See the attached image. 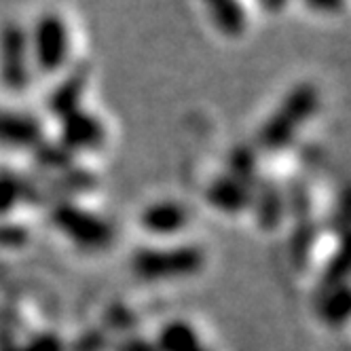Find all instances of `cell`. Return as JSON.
Returning a JSON list of instances; mask_svg holds the SVG:
<instances>
[{"label": "cell", "instance_id": "6da1fadb", "mask_svg": "<svg viewBox=\"0 0 351 351\" xmlns=\"http://www.w3.org/2000/svg\"><path fill=\"white\" fill-rule=\"evenodd\" d=\"M319 95L317 89L309 83L296 85L280 104V108L271 114V119L263 125L258 132V144L265 150H280L288 146L303 125L317 108Z\"/></svg>", "mask_w": 351, "mask_h": 351}, {"label": "cell", "instance_id": "7a4b0ae2", "mask_svg": "<svg viewBox=\"0 0 351 351\" xmlns=\"http://www.w3.org/2000/svg\"><path fill=\"white\" fill-rule=\"evenodd\" d=\"M132 267L138 278L148 282L189 278L204 267V254L199 247L182 245L169 250H140L136 252Z\"/></svg>", "mask_w": 351, "mask_h": 351}, {"label": "cell", "instance_id": "3957f363", "mask_svg": "<svg viewBox=\"0 0 351 351\" xmlns=\"http://www.w3.org/2000/svg\"><path fill=\"white\" fill-rule=\"evenodd\" d=\"M51 220L66 237H70L74 243L85 250L108 247L114 237L112 227L106 220L68 202L58 204L51 210Z\"/></svg>", "mask_w": 351, "mask_h": 351}, {"label": "cell", "instance_id": "277c9868", "mask_svg": "<svg viewBox=\"0 0 351 351\" xmlns=\"http://www.w3.org/2000/svg\"><path fill=\"white\" fill-rule=\"evenodd\" d=\"M0 77L11 91L17 93L30 83L28 32L17 21H7L0 28Z\"/></svg>", "mask_w": 351, "mask_h": 351}, {"label": "cell", "instance_id": "5b68a950", "mask_svg": "<svg viewBox=\"0 0 351 351\" xmlns=\"http://www.w3.org/2000/svg\"><path fill=\"white\" fill-rule=\"evenodd\" d=\"M32 49L38 68L45 72H58L66 64L70 53V32L58 13L38 17L32 32Z\"/></svg>", "mask_w": 351, "mask_h": 351}, {"label": "cell", "instance_id": "8992f818", "mask_svg": "<svg viewBox=\"0 0 351 351\" xmlns=\"http://www.w3.org/2000/svg\"><path fill=\"white\" fill-rule=\"evenodd\" d=\"M104 142V125L97 117L74 110L62 119V144L70 150H89Z\"/></svg>", "mask_w": 351, "mask_h": 351}, {"label": "cell", "instance_id": "52a82bcc", "mask_svg": "<svg viewBox=\"0 0 351 351\" xmlns=\"http://www.w3.org/2000/svg\"><path fill=\"white\" fill-rule=\"evenodd\" d=\"M43 142L40 121L30 114L0 112V144L15 148H30Z\"/></svg>", "mask_w": 351, "mask_h": 351}, {"label": "cell", "instance_id": "ba28073f", "mask_svg": "<svg viewBox=\"0 0 351 351\" xmlns=\"http://www.w3.org/2000/svg\"><path fill=\"white\" fill-rule=\"evenodd\" d=\"M87 79H89V72L85 66H77L72 72H68L66 79L51 91V95L47 99V106L51 110V114H56L58 119H64L66 114L79 110L85 87H87Z\"/></svg>", "mask_w": 351, "mask_h": 351}, {"label": "cell", "instance_id": "9c48e42d", "mask_svg": "<svg viewBox=\"0 0 351 351\" xmlns=\"http://www.w3.org/2000/svg\"><path fill=\"white\" fill-rule=\"evenodd\" d=\"M208 202L227 214H239L252 206V191L231 176H220L208 186Z\"/></svg>", "mask_w": 351, "mask_h": 351}, {"label": "cell", "instance_id": "30bf717a", "mask_svg": "<svg viewBox=\"0 0 351 351\" xmlns=\"http://www.w3.org/2000/svg\"><path fill=\"white\" fill-rule=\"evenodd\" d=\"M186 224V210L173 202H159L148 206L142 214V227L157 235H171Z\"/></svg>", "mask_w": 351, "mask_h": 351}, {"label": "cell", "instance_id": "8fae6325", "mask_svg": "<svg viewBox=\"0 0 351 351\" xmlns=\"http://www.w3.org/2000/svg\"><path fill=\"white\" fill-rule=\"evenodd\" d=\"M252 206L256 208V218L261 222V227L271 231L280 224L284 216V197L278 191V186L258 180L252 193Z\"/></svg>", "mask_w": 351, "mask_h": 351}, {"label": "cell", "instance_id": "7c38bea8", "mask_svg": "<svg viewBox=\"0 0 351 351\" xmlns=\"http://www.w3.org/2000/svg\"><path fill=\"white\" fill-rule=\"evenodd\" d=\"M214 26L227 36H237L245 30V9L241 0H214L208 5Z\"/></svg>", "mask_w": 351, "mask_h": 351}, {"label": "cell", "instance_id": "4fadbf2b", "mask_svg": "<svg viewBox=\"0 0 351 351\" xmlns=\"http://www.w3.org/2000/svg\"><path fill=\"white\" fill-rule=\"evenodd\" d=\"M155 347L157 351H195L199 347V337L191 324L176 319L163 326Z\"/></svg>", "mask_w": 351, "mask_h": 351}, {"label": "cell", "instance_id": "5bb4252c", "mask_svg": "<svg viewBox=\"0 0 351 351\" xmlns=\"http://www.w3.org/2000/svg\"><path fill=\"white\" fill-rule=\"evenodd\" d=\"M229 176L247 186L254 193V186L258 184V171H256V157L252 153V148L247 146H237L231 157H229Z\"/></svg>", "mask_w": 351, "mask_h": 351}, {"label": "cell", "instance_id": "9a60e30c", "mask_svg": "<svg viewBox=\"0 0 351 351\" xmlns=\"http://www.w3.org/2000/svg\"><path fill=\"white\" fill-rule=\"evenodd\" d=\"M349 307H351V296H349L345 284L322 296V315L330 324L345 322L349 315Z\"/></svg>", "mask_w": 351, "mask_h": 351}, {"label": "cell", "instance_id": "2e32d148", "mask_svg": "<svg viewBox=\"0 0 351 351\" xmlns=\"http://www.w3.org/2000/svg\"><path fill=\"white\" fill-rule=\"evenodd\" d=\"M28 197V184L17 176L3 171L0 173V216L9 214L19 202Z\"/></svg>", "mask_w": 351, "mask_h": 351}, {"label": "cell", "instance_id": "e0dca14e", "mask_svg": "<svg viewBox=\"0 0 351 351\" xmlns=\"http://www.w3.org/2000/svg\"><path fill=\"white\" fill-rule=\"evenodd\" d=\"M36 161L45 167V169H51V171H66L70 167V150L60 142H47L43 140L36 146Z\"/></svg>", "mask_w": 351, "mask_h": 351}, {"label": "cell", "instance_id": "ac0fdd59", "mask_svg": "<svg viewBox=\"0 0 351 351\" xmlns=\"http://www.w3.org/2000/svg\"><path fill=\"white\" fill-rule=\"evenodd\" d=\"M347 269H349V265H347V258H345V250H341V252L330 261L328 269H326L324 278H322V288H319L322 290V296L328 294L330 290H335L339 286H343Z\"/></svg>", "mask_w": 351, "mask_h": 351}, {"label": "cell", "instance_id": "d6986e66", "mask_svg": "<svg viewBox=\"0 0 351 351\" xmlns=\"http://www.w3.org/2000/svg\"><path fill=\"white\" fill-rule=\"evenodd\" d=\"M5 351H64V343L60 341V337L47 332V335H38L34 337L28 345L23 347H13L9 345Z\"/></svg>", "mask_w": 351, "mask_h": 351}, {"label": "cell", "instance_id": "ffe728a7", "mask_svg": "<svg viewBox=\"0 0 351 351\" xmlns=\"http://www.w3.org/2000/svg\"><path fill=\"white\" fill-rule=\"evenodd\" d=\"M106 326L108 328H112V330H121V332H125V330H132L134 326H136V317H134V313L130 311V309H125V307H121V305H114V307H110L108 311H106Z\"/></svg>", "mask_w": 351, "mask_h": 351}, {"label": "cell", "instance_id": "44dd1931", "mask_svg": "<svg viewBox=\"0 0 351 351\" xmlns=\"http://www.w3.org/2000/svg\"><path fill=\"white\" fill-rule=\"evenodd\" d=\"M106 345V339L99 330H91L83 335L77 343H74V351H102Z\"/></svg>", "mask_w": 351, "mask_h": 351}, {"label": "cell", "instance_id": "7402d4cb", "mask_svg": "<svg viewBox=\"0 0 351 351\" xmlns=\"http://www.w3.org/2000/svg\"><path fill=\"white\" fill-rule=\"evenodd\" d=\"M26 241V231L19 227H7L0 224V245L3 247H19Z\"/></svg>", "mask_w": 351, "mask_h": 351}, {"label": "cell", "instance_id": "603a6c76", "mask_svg": "<svg viewBox=\"0 0 351 351\" xmlns=\"http://www.w3.org/2000/svg\"><path fill=\"white\" fill-rule=\"evenodd\" d=\"M114 351H157V347L142 337H123L114 343Z\"/></svg>", "mask_w": 351, "mask_h": 351}, {"label": "cell", "instance_id": "cb8c5ba5", "mask_svg": "<svg viewBox=\"0 0 351 351\" xmlns=\"http://www.w3.org/2000/svg\"><path fill=\"white\" fill-rule=\"evenodd\" d=\"M307 7L319 13H339L345 5V0H305Z\"/></svg>", "mask_w": 351, "mask_h": 351}, {"label": "cell", "instance_id": "d4e9b609", "mask_svg": "<svg viewBox=\"0 0 351 351\" xmlns=\"http://www.w3.org/2000/svg\"><path fill=\"white\" fill-rule=\"evenodd\" d=\"M256 3H258L265 11H269V13H280V11L286 9L288 0H256Z\"/></svg>", "mask_w": 351, "mask_h": 351}, {"label": "cell", "instance_id": "484cf974", "mask_svg": "<svg viewBox=\"0 0 351 351\" xmlns=\"http://www.w3.org/2000/svg\"><path fill=\"white\" fill-rule=\"evenodd\" d=\"M195 351H208V349H206V347H202V345H199V347H197Z\"/></svg>", "mask_w": 351, "mask_h": 351}, {"label": "cell", "instance_id": "4316f807", "mask_svg": "<svg viewBox=\"0 0 351 351\" xmlns=\"http://www.w3.org/2000/svg\"><path fill=\"white\" fill-rule=\"evenodd\" d=\"M210 3H214V0H206V5H210Z\"/></svg>", "mask_w": 351, "mask_h": 351}]
</instances>
